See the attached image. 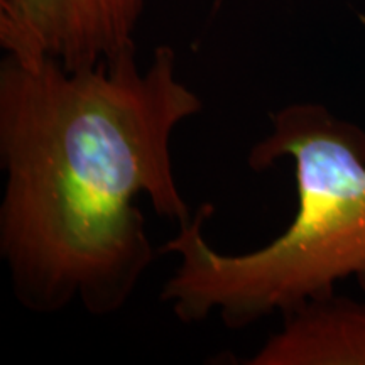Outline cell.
<instances>
[{"mask_svg":"<svg viewBox=\"0 0 365 365\" xmlns=\"http://www.w3.org/2000/svg\"><path fill=\"white\" fill-rule=\"evenodd\" d=\"M202 108L170 46L144 68L137 49L76 71L4 56L0 257L22 307L108 317L129 303L156 255L135 200L178 225L195 215L171 140Z\"/></svg>","mask_w":365,"mask_h":365,"instance_id":"1","label":"cell"},{"mask_svg":"<svg viewBox=\"0 0 365 365\" xmlns=\"http://www.w3.org/2000/svg\"><path fill=\"white\" fill-rule=\"evenodd\" d=\"M272 129L250 149L252 171L279 159L294 164L298 207L279 237L262 249L223 254L208 244L203 203L161 252L180 264L161 301L182 323L220 318L232 330L335 293L354 279L365 293V132L325 105L296 102L271 113Z\"/></svg>","mask_w":365,"mask_h":365,"instance_id":"2","label":"cell"},{"mask_svg":"<svg viewBox=\"0 0 365 365\" xmlns=\"http://www.w3.org/2000/svg\"><path fill=\"white\" fill-rule=\"evenodd\" d=\"M149 0H0L7 54L49 59L65 70L107 65L134 51Z\"/></svg>","mask_w":365,"mask_h":365,"instance_id":"3","label":"cell"},{"mask_svg":"<svg viewBox=\"0 0 365 365\" xmlns=\"http://www.w3.org/2000/svg\"><path fill=\"white\" fill-rule=\"evenodd\" d=\"M244 364L365 365V301L336 293L304 301Z\"/></svg>","mask_w":365,"mask_h":365,"instance_id":"4","label":"cell"}]
</instances>
